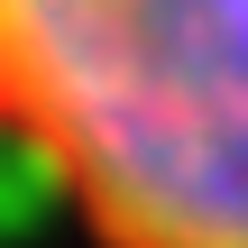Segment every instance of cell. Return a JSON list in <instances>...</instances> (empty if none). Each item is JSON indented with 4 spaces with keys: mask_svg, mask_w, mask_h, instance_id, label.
Segmentation results:
<instances>
[{
    "mask_svg": "<svg viewBox=\"0 0 248 248\" xmlns=\"http://www.w3.org/2000/svg\"><path fill=\"white\" fill-rule=\"evenodd\" d=\"M0 147L92 248H248V0H0Z\"/></svg>",
    "mask_w": 248,
    "mask_h": 248,
    "instance_id": "1",
    "label": "cell"
}]
</instances>
